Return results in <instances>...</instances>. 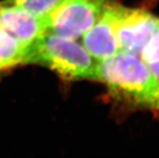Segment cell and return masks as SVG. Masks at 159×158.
I'll use <instances>...</instances> for the list:
<instances>
[{"label": "cell", "mask_w": 159, "mask_h": 158, "mask_svg": "<svg viewBox=\"0 0 159 158\" xmlns=\"http://www.w3.org/2000/svg\"><path fill=\"white\" fill-rule=\"evenodd\" d=\"M95 80L107 86L116 102L159 111V81L137 55L119 52L98 61Z\"/></svg>", "instance_id": "6da1fadb"}, {"label": "cell", "mask_w": 159, "mask_h": 158, "mask_svg": "<svg viewBox=\"0 0 159 158\" xmlns=\"http://www.w3.org/2000/svg\"><path fill=\"white\" fill-rule=\"evenodd\" d=\"M115 0H62L45 19L47 32L76 40L99 20Z\"/></svg>", "instance_id": "3957f363"}, {"label": "cell", "mask_w": 159, "mask_h": 158, "mask_svg": "<svg viewBox=\"0 0 159 158\" xmlns=\"http://www.w3.org/2000/svg\"><path fill=\"white\" fill-rule=\"evenodd\" d=\"M140 55L145 64L159 61V27L143 47Z\"/></svg>", "instance_id": "9c48e42d"}, {"label": "cell", "mask_w": 159, "mask_h": 158, "mask_svg": "<svg viewBox=\"0 0 159 158\" xmlns=\"http://www.w3.org/2000/svg\"><path fill=\"white\" fill-rule=\"evenodd\" d=\"M158 27L159 18L147 11L117 5L115 32L120 52L140 55Z\"/></svg>", "instance_id": "277c9868"}, {"label": "cell", "mask_w": 159, "mask_h": 158, "mask_svg": "<svg viewBox=\"0 0 159 158\" xmlns=\"http://www.w3.org/2000/svg\"><path fill=\"white\" fill-rule=\"evenodd\" d=\"M98 61L75 40L46 32L28 47L24 63L42 65L66 80L96 78Z\"/></svg>", "instance_id": "7a4b0ae2"}, {"label": "cell", "mask_w": 159, "mask_h": 158, "mask_svg": "<svg viewBox=\"0 0 159 158\" xmlns=\"http://www.w3.org/2000/svg\"><path fill=\"white\" fill-rule=\"evenodd\" d=\"M0 26L25 47L47 32L45 20L36 18L9 0L0 2Z\"/></svg>", "instance_id": "5b68a950"}, {"label": "cell", "mask_w": 159, "mask_h": 158, "mask_svg": "<svg viewBox=\"0 0 159 158\" xmlns=\"http://www.w3.org/2000/svg\"><path fill=\"white\" fill-rule=\"evenodd\" d=\"M116 1L111 2L99 20L83 36L85 49L96 61H102L120 52L115 32Z\"/></svg>", "instance_id": "8992f818"}, {"label": "cell", "mask_w": 159, "mask_h": 158, "mask_svg": "<svg viewBox=\"0 0 159 158\" xmlns=\"http://www.w3.org/2000/svg\"><path fill=\"white\" fill-rule=\"evenodd\" d=\"M146 65L149 67V70L151 71L152 74H153V76L155 77L157 80L159 81V61L152 62V63H149V64Z\"/></svg>", "instance_id": "30bf717a"}, {"label": "cell", "mask_w": 159, "mask_h": 158, "mask_svg": "<svg viewBox=\"0 0 159 158\" xmlns=\"http://www.w3.org/2000/svg\"><path fill=\"white\" fill-rule=\"evenodd\" d=\"M23 8L35 17L44 20L49 16L62 0H9Z\"/></svg>", "instance_id": "ba28073f"}, {"label": "cell", "mask_w": 159, "mask_h": 158, "mask_svg": "<svg viewBox=\"0 0 159 158\" xmlns=\"http://www.w3.org/2000/svg\"><path fill=\"white\" fill-rule=\"evenodd\" d=\"M27 49L0 26V70L24 63Z\"/></svg>", "instance_id": "52a82bcc"}]
</instances>
